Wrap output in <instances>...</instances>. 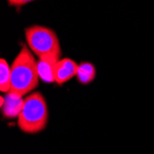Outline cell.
<instances>
[{
  "mask_svg": "<svg viewBox=\"0 0 154 154\" xmlns=\"http://www.w3.org/2000/svg\"><path fill=\"white\" fill-rule=\"evenodd\" d=\"M33 53L23 46L11 65V91L21 96L33 91L39 85L38 66Z\"/></svg>",
  "mask_w": 154,
  "mask_h": 154,
  "instance_id": "1",
  "label": "cell"
},
{
  "mask_svg": "<svg viewBox=\"0 0 154 154\" xmlns=\"http://www.w3.org/2000/svg\"><path fill=\"white\" fill-rule=\"evenodd\" d=\"M48 120V106L44 95L39 91L28 95L18 116V127L20 131L32 135L38 134L46 128Z\"/></svg>",
  "mask_w": 154,
  "mask_h": 154,
  "instance_id": "2",
  "label": "cell"
},
{
  "mask_svg": "<svg viewBox=\"0 0 154 154\" xmlns=\"http://www.w3.org/2000/svg\"><path fill=\"white\" fill-rule=\"evenodd\" d=\"M28 47L39 58L61 59V45L59 39L52 29L33 25L25 29Z\"/></svg>",
  "mask_w": 154,
  "mask_h": 154,
  "instance_id": "3",
  "label": "cell"
},
{
  "mask_svg": "<svg viewBox=\"0 0 154 154\" xmlns=\"http://www.w3.org/2000/svg\"><path fill=\"white\" fill-rule=\"evenodd\" d=\"M23 96L14 92L9 91L6 93L5 97H0V106H1L2 115L4 117L11 119L20 116L23 107L24 99Z\"/></svg>",
  "mask_w": 154,
  "mask_h": 154,
  "instance_id": "4",
  "label": "cell"
},
{
  "mask_svg": "<svg viewBox=\"0 0 154 154\" xmlns=\"http://www.w3.org/2000/svg\"><path fill=\"white\" fill-rule=\"evenodd\" d=\"M79 65L72 59L62 58L58 61L55 70V82L58 85L67 82L77 76Z\"/></svg>",
  "mask_w": 154,
  "mask_h": 154,
  "instance_id": "5",
  "label": "cell"
},
{
  "mask_svg": "<svg viewBox=\"0 0 154 154\" xmlns=\"http://www.w3.org/2000/svg\"><path fill=\"white\" fill-rule=\"evenodd\" d=\"M59 60L53 58H39L37 66L40 79L46 83L55 82V70Z\"/></svg>",
  "mask_w": 154,
  "mask_h": 154,
  "instance_id": "6",
  "label": "cell"
},
{
  "mask_svg": "<svg viewBox=\"0 0 154 154\" xmlns=\"http://www.w3.org/2000/svg\"><path fill=\"white\" fill-rule=\"evenodd\" d=\"M77 79L82 85H87L92 82L96 77L95 66L90 62H82L79 65Z\"/></svg>",
  "mask_w": 154,
  "mask_h": 154,
  "instance_id": "7",
  "label": "cell"
},
{
  "mask_svg": "<svg viewBox=\"0 0 154 154\" xmlns=\"http://www.w3.org/2000/svg\"><path fill=\"white\" fill-rule=\"evenodd\" d=\"M11 91V66L7 60H0V91L8 93Z\"/></svg>",
  "mask_w": 154,
  "mask_h": 154,
  "instance_id": "8",
  "label": "cell"
},
{
  "mask_svg": "<svg viewBox=\"0 0 154 154\" xmlns=\"http://www.w3.org/2000/svg\"><path fill=\"white\" fill-rule=\"evenodd\" d=\"M7 1H8V3L10 6H13V7H22L24 5H27V4L35 1V0H7Z\"/></svg>",
  "mask_w": 154,
  "mask_h": 154,
  "instance_id": "9",
  "label": "cell"
}]
</instances>
